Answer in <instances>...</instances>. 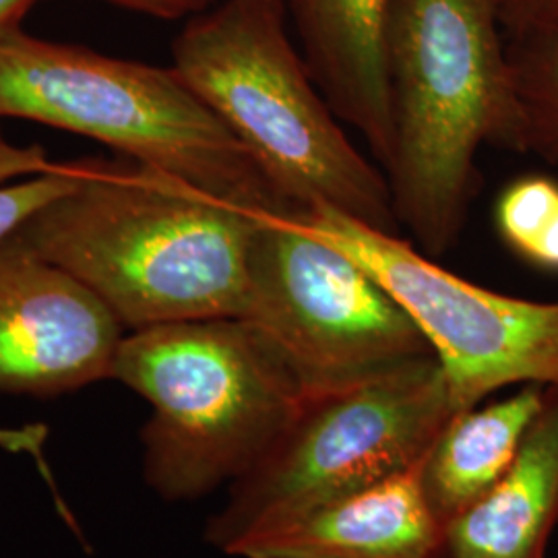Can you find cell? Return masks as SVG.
I'll return each mask as SVG.
<instances>
[{"mask_svg":"<svg viewBox=\"0 0 558 558\" xmlns=\"http://www.w3.org/2000/svg\"><path fill=\"white\" fill-rule=\"evenodd\" d=\"M110 379L151 405L143 478L163 500L201 499L242 478L306 401L278 348L239 317L124 333Z\"/></svg>","mask_w":558,"mask_h":558,"instance_id":"cell-4","label":"cell"},{"mask_svg":"<svg viewBox=\"0 0 558 558\" xmlns=\"http://www.w3.org/2000/svg\"><path fill=\"white\" fill-rule=\"evenodd\" d=\"M242 319L278 348L306 399L433 356L416 320L379 279L296 214L260 218Z\"/></svg>","mask_w":558,"mask_h":558,"instance_id":"cell-7","label":"cell"},{"mask_svg":"<svg viewBox=\"0 0 558 558\" xmlns=\"http://www.w3.org/2000/svg\"><path fill=\"white\" fill-rule=\"evenodd\" d=\"M75 163L73 189L13 239L77 279L124 331L244 317L263 216L126 158Z\"/></svg>","mask_w":558,"mask_h":558,"instance_id":"cell-1","label":"cell"},{"mask_svg":"<svg viewBox=\"0 0 558 558\" xmlns=\"http://www.w3.org/2000/svg\"><path fill=\"white\" fill-rule=\"evenodd\" d=\"M509 38L521 154L558 166V23Z\"/></svg>","mask_w":558,"mask_h":558,"instance_id":"cell-14","label":"cell"},{"mask_svg":"<svg viewBox=\"0 0 558 558\" xmlns=\"http://www.w3.org/2000/svg\"><path fill=\"white\" fill-rule=\"evenodd\" d=\"M495 0H396L387 71L393 211L430 259L458 246L478 195V154H521L511 66Z\"/></svg>","mask_w":558,"mask_h":558,"instance_id":"cell-2","label":"cell"},{"mask_svg":"<svg viewBox=\"0 0 558 558\" xmlns=\"http://www.w3.org/2000/svg\"><path fill=\"white\" fill-rule=\"evenodd\" d=\"M396 0H288L300 52L338 119L380 168L393 149L387 36Z\"/></svg>","mask_w":558,"mask_h":558,"instance_id":"cell-10","label":"cell"},{"mask_svg":"<svg viewBox=\"0 0 558 558\" xmlns=\"http://www.w3.org/2000/svg\"><path fill=\"white\" fill-rule=\"evenodd\" d=\"M172 59L296 216L325 207L399 234L385 170L343 131L294 44L283 0H221L184 25Z\"/></svg>","mask_w":558,"mask_h":558,"instance_id":"cell-3","label":"cell"},{"mask_svg":"<svg viewBox=\"0 0 558 558\" xmlns=\"http://www.w3.org/2000/svg\"><path fill=\"white\" fill-rule=\"evenodd\" d=\"M558 525V387H546L509 472L447 521L433 558H546Z\"/></svg>","mask_w":558,"mask_h":558,"instance_id":"cell-12","label":"cell"},{"mask_svg":"<svg viewBox=\"0 0 558 558\" xmlns=\"http://www.w3.org/2000/svg\"><path fill=\"white\" fill-rule=\"evenodd\" d=\"M106 2L119 4L129 11L161 17V20H179L186 15L205 13L209 11L211 4H218L221 0H106Z\"/></svg>","mask_w":558,"mask_h":558,"instance_id":"cell-18","label":"cell"},{"mask_svg":"<svg viewBox=\"0 0 558 558\" xmlns=\"http://www.w3.org/2000/svg\"><path fill=\"white\" fill-rule=\"evenodd\" d=\"M38 0H0V38L20 32V23Z\"/></svg>","mask_w":558,"mask_h":558,"instance_id":"cell-19","label":"cell"},{"mask_svg":"<svg viewBox=\"0 0 558 558\" xmlns=\"http://www.w3.org/2000/svg\"><path fill=\"white\" fill-rule=\"evenodd\" d=\"M440 530L416 468L248 542L239 558H433Z\"/></svg>","mask_w":558,"mask_h":558,"instance_id":"cell-11","label":"cell"},{"mask_svg":"<svg viewBox=\"0 0 558 558\" xmlns=\"http://www.w3.org/2000/svg\"><path fill=\"white\" fill-rule=\"evenodd\" d=\"M77 182V163H50L40 147H13L0 140V242L17 234L41 207Z\"/></svg>","mask_w":558,"mask_h":558,"instance_id":"cell-16","label":"cell"},{"mask_svg":"<svg viewBox=\"0 0 558 558\" xmlns=\"http://www.w3.org/2000/svg\"><path fill=\"white\" fill-rule=\"evenodd\" d=\"M461 410L433 356L304 401L299 416L207 521L230 557L281 525L380 480L412 472Z\"/></svg>","mask_w":558,"mask_h":558,"instance_id":"cell-6","label":"cell"},{"mask_svg":"<svg viewBox=\"0 0 558 558\" xmlns=\"http://www.w3.org/2000/svg\"><path fill=\"white\" fill-rule=\"evenodd\" d=\"M299 218L401 302L439 360L461 410L509 387H558V299H519L484 288L445 269L399 234L325 207Z\"/></svg>","mask_w":558,"mask_h":558,"instance_id":"cell-8","label":"cell"},{"mask_svg":"<svg viewBox=\"0 0 558 558\" xmlns=\"http://www.w3.org/2000/svg\"><path fill=\"white\" fill-rule=\"evenodd\" d=\"M122 338L77 279L13 236L0 242V391L57 398L110 379Z\"/></svg>","mask_w":558,"mask_h":558,"instance_id":"cell-9","label":"cell"},{"mask_svg":"<svg viewBox=\"0 0 558 558\" xmlns=\"http://www.w3.org/2000/svg\"><path fill=\"white\" fill-rule=\"evenodd\" d=\"M495 4L509 36L558 23V0H495Z\"/></svg>","mask_w":558,"mask_h":558,"instance_id":"cell-17","label":"cell"},{"mask_svg":"<svg viewBox=\"0 0 558 558\" xmlns=\"http://www.w3.org/2000/svg\"><path fill=\"white\" fill-rule=\"evenodd\" d=\"M546 387L523 385L507 398L449 422L420 463L418 478L440 525L458 518L499 482L538 416Z\"/></svg>","mask_w":558,"mask_h":558,"instance_id":"cell-13","label":"cell"},{"mask_svg":"<svg viewBox=\"0 0 558 558\" xmlns=\"http://www.w3.org/2000/svg\"><path fill=\"white\" fill-rule=\"evenodd\" d=\"M500 242L525 265L558 276V180L525 174L511 180L495 203Z\"/></svg>","mask_w":558,"mask_h":558,"instance_id":"cell-15","label":"cell"},{"mask_svg":"<svg viewBox=\"0 0 558 558\" xmlns=\"http://www.w3.org/2000/svg\"><path fill=\"white\" fill-rule=\"evenodd\" d=\"M0 119L100 141L122 158L253 214H294L248 149L179 73L40 40L0 38Z\"/></svg>","mask_w":558,"mask_h":558,"instance_id":"cell-5","label":"cell"}]
</instances>
